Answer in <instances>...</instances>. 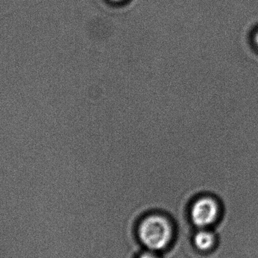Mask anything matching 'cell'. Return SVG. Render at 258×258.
<instances>
[{"mask_svg": "<svg viewBox=\"0 0 258 258\" xmlns=\"http://www.w3.org/2000/svg\"><path fill=\"white\" fill-rule=\"evenodd\" d=\"M111 1H113V2H119V1H122V0H111Z\"/></svg>", "mask_w": 258, "mask_h": 258, "instance_id": "obj_6", "label": "cell"}, {"mask_svg": "<svg viewBox=\"0 0 258 258\" xmlns=\"http://www.w3.org/2000/svg\"><path fill=\"white\" fill-rule=\"evenodd\" d=\"M218 213V207L215 200L209 197L196 199L189 207V217L194 225L206 227L213 224Z\"/></svg>", "mask_w": 258, "mask_h": 258, "instance_id": "obj_2", "label": "cell"}, {"mask_svg": "<svg viewBox=\"0 0 258 258\" xmlns=\"http://www.w3.org/2000/svg\"><path fill=\"white\" fill-rule=\"evenodd\" d=\"M138 233L146 248L151 251H160L166 248L172 239V226L165 217L151 215L141 221Z\"/></svg>", "mask_w": 258, "mask_h": 258, "instance_id": "obj_1", "label": "cell"}, {"mask_svg": "<svg viewBox=\"0 0 258 258\" xmlns=\"http://www.w3.org/2000/svg\"><path fill=\"white\" fill-rule=\"evenodd\" d=\"M254 39H255V42L257 43V45H258V32L257 33H256L255 37H254Z\"/></svg>", "mask_w": 258, "mask_h": 258, "instance_id": "obj_5", "label": "cell"}, {"mask_svg": "<svg viewBox=\"0 0 258 258\" xmlns=\"http://www.w3.org/2000/svg\"><path fill=\"white\" fill-rule=\"evenodd\" d=\"M138 258H159L156 254L152 252H145L143 253L142 254L139 256Z\"/></svg>", "mask_w": 258, "mask_h": 258, "instance_id": "obj_4", "label": "cell"}, {"mask_svg": "<svg viewBox=\"0 0 258 258\" xmlns=\"http://www.w3.org/2000/svg\"><path fill=\"white\" fill-rule=\"evenodd\" d=\"M194 242L199 250L206 251L213 246L215 243V236L207 230H201L194 236Z\"/></svg>", "mask_w": 258, "mask_h": 258, "instance_id": "obj_3", "label": "cell"}]
</instances>
